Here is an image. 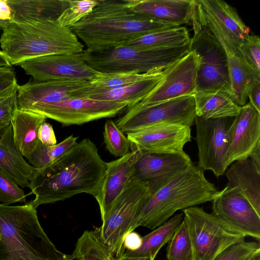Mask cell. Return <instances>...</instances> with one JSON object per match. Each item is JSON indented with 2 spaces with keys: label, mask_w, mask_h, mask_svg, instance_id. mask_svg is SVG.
Listing matches in <instances>:
<instances>
[{
  "label": "cell",
  "mask_w": 260,
  "mask_h": 260,
  "mask_svg": "<svg viewBox=\"0 0 260 260\" xmlns=\"http://www.w3.org/2000/svg\"><path fill=\"white\" fill-rule=\"evenodd\" d=\"M107 166L96 145L85 138L77 143L58 160L37 170L27 187L35 196L30 202L35 208L75 195L98 194Z\"/></svg>",
  "instance_id": "1"
},
{
  "label": "cell",
  "mask_w": 260,
  "mask_h": 260,
  "mask_svg": "<svg viewBox=\"0 0 260 260\" xmlns=\"http://www.w3.org/2000/svg\"><path fill=\"white\" fill-rule=\"evenodd\" d=\"M178 26L136 13L125 0H98L92 11L70 28L84 43L86 49L101 51L143 35Z\"/></svg>",
  "instance_id": "2"
},
{
  "label": "cell",
  "mask_w": 260,
  "mask_h": 260,
  "mask_svg": "<svg viewBox=\"0 0 260 260\" xmlns=\"http://www.w3.org/2000/svg\"><path fill=\"white\" fill-rule=\"evenodd\" d=\"M0 260H74L56 249L32 203L0 204Z\"/></svg>",
  "instance_id": "3"
},
{
  "label": "cell",
  "mask_w": 260,
  "mask_h": 260,
  "mask_svg": "<svg viewBox=\"0 0 260 260\" xmlns=\"http://www.w3.org/2000/svg\"><path fill=\"white\" fill-rule=\"evenodd\" d=\"M204 172L192 164L158 189L149 192L135 229H155L178 210L212 201L219 191L206 179Z\"/></svg>",
  "instance_id": "4"
},
{
  "label": "cell",
  "mask_w": 260,
  "mask_h": 260,
  "mask_svg": "<svg viewBox=\"0 0 260 260\" xmlns=\"http://www.w3.org/2000/svg\"><path fill=\"white\" fill-rule=\"evenodd\" d=\"M2 51L11 65L40 56L73 54L83 44L69 27L56 20L17 23L11 21L0 38Z\"/></svg>",
  "instance_id": "5"
},
{
  "label": "cell",
  "mask_w": 260,
  "mask_h": 260,
  "mask_svg": "<svg viewBox=\"0 0 260 260\" xmlns=\"http://www.w3.org/2000/svg\"><path fill=\"white\" fill-rule=\"evenodd\" d=\"M184 46L144 49L122 45L101 51L84 49V59L93 70L101 73L161 72L190 51Z\"/></svg>",
  "instance_id": "6"
},
{
  "label": "cell",
  "mask_w": 260,
  "mask_h": 260,
  "mask_svg": "<svg viewBox=\"0 0 260 260\" xmlns=\"http://www.w3.org/2000/svg\"><path fill=\"white\" fill-rule=\"evenodd\" d=\"M192 250V260H213L234 243L244 241L246 235L237 228L193 206L183 210Z\"/></svg>",
  "instance_id": "7"
},
{
  "label": "cell",
  "mask_w": 260,
  "mask_h": 260,
  "mask_svg": "<svg viewBox=\"0 0 260 260\" xmlns=\"http://www.w3.org/2000/svg\"><path fill=\"white\" fill-rule=\"evenodd\" d=\"M191 21L193 35L190 50L199 58L196 93L221 91L233 99L224 50L210 30L200 23L194 11Z\"/></svg>",
  "instance_id": "8"
},
{
  "label": "cell",
  "mask_w": 260,
  "mask_h": 260,
  "mask_svg": "<svg viewBox=\"0 0 260 260\" xmlns=\"http://www.w3.org/2000/svg\"><path fill=\"white\" fill-rule=\"evenodd\" d=\"M148 193V183L133 177L115 201L101 226L96 230L115 258L124 253V237L136 229L141 208Z\"/></svg>",
  "instance_id": "9"
},
{
  "label": "cell",
  "mask_w": 260,
  "mask_h": 260,
  "mask_svg": "<svg viewBox=\"0 0 260 260\" xmlns=\"http://www.w3.org/2000/svg\"><path fill=\"white\" fill-rule=\"evenodd\" d=\"M196 117L194 95H186L157 104L127 107L115 122L125 134L161 124H175L190 127Z\"/></svg>",
  "instance_id": "10"
},
{
  "label": "cell",
  "mask_w": 260,
  "mask_h": 260,
  "mask_svg": "<svg viewBox=\"0 0 260 260\" xmlns=\"http://www.w3.org/2000/svg\"><path fill=\"white\" fill-rule=\"evenodd\" d=\"M234 117L204 119L196 116V141L198 149L197 166L204 172L211 171L217 177L223 175L228 161V130Z\"/></svg>",
  "instance_id": "11"
},
{
  "label": "cell",
  "mask_w": 260,
  "mask_h": 260,
  "mask_svg": "<svg viewBox=\"0 0 260 260\" xmlns=\"http://www.w3.org/2000/svg\"><path fill=\"white\" fill-rule=\"evenodd\" d=\"M128 106L124 103L71 98L41 106L34 112L53 119L63 126H69L112 117Z\"/></svg>",
  "instance_id": "12"
},
{
  "label": "cell",
  "mask_w": 260,
  "mask_h": 260,
  "mask_svg": "<svg viewBox=\"0 0 260 260\" xmlns=\"http://www.w3.org/2000/svg\"><path fill=\"white\" fill-rule=\"evenodd\" d=\"M17 66L36 81L83 80L90 81L99 73L86 63L83 51L73 54L35 57Z\"/></svg>",
  "instance_id": "13"
},
{
  "label": "cell",
  "mask_w": 260,
  "mask_h": 260,
  "mask_svg": "<svg viewBox=\"0 0 260 260\" xmlns=\"http://www.w3.org/2000/svg\"><path fill=\"white\" fill-rule=\"evenodd\" d=\"M199 58L192 50L162 71L156 87L139 102L141 105L157 104L177 98L194 95L196 92Z\"/></svg>",
  "instance_id": "14"
},
{
  "label": "cell",
  "mask_w": 260,
  "mask_h": 260,
  "mask_svg": "<svg viewBox=\"0 0 260 260\" xmlns=\"http://www.w3.org/2000/svg\"><path fill=\"white\" fill-rule=\"evenodd\" d=\"M192 164L189 156L184 151L177 153L139 151L133 177L147 182L149 192H153Z\"/></svg>",
  "instance_id": "15"
},
{
  "label": "cell",
  "mask_w": 260,
  "mask_h": 260,
  "mask_svg": "<svg viewBox=\"0 0 260 260\" xmlns=\"http://www.w3.org/2000/svg\"><path fill=\"white\" fill-rule=\"evenodd\" d=\"M212 214L257 240L260 239V215L239 192L225 186L212 200Z\"/></svg>",
  "instance_id": "16"
},
{
  "label": "cell",
  "mask_w": 260,
  "mask_h": 260,
  "mask_svg": "<svg viewBox=\"0 0 260 260\" xmlns=\"http://www.w3.org/2000/svg\"><path fill=\"white\" fill-rule=\"evenodd\" d=\"M200 22L214 35L224 50L228 59L233 99L239 106H244L250 85L255 79L260 78V75L248 65L236 46L213 20L204 15Z\"/></svg>",
  "instance_id": "17"
},
{
  "label": "cell",
  "mask_w": 260,
  "mask_h": 260,
  "mask_svg": "<svg viewBox=\"0 0 260 260\" xmlns=\"http://www.w3.org/2000/svg\"><path fill=\"white\" fill-rule=\"evenodd\" d=\"M126 134L132 145L145 153L182 152L191 141L190 127L175 124L153 125Z\"/></svg>",
  "instance_id": "18"
},
{
  "label": "cell",
  "mask_w": 260,
  "mask_h": 260,
  "mask_svg": "<svg viewBox=\"0 0 260 260\" xmlns=\"http://www.w3.org/2000/svg\"><path fill=\"white\" fill-rule=\"evenodd\" d=\"M89 83L83 80H30L18 85V109L34 112L41 106L70 99L72 91Z\"/></svg>",
  "instance_id": "19"
},
{
  "label": "cell",
  "mask_w": 260,
  "mask_h": 260,
  "mask_svg": "<svg viewBox=\"0 0 260 260\" xmlns=\"http://www.w3.org/2000/svg\"><path fill=\"white\" fill-rule=\"evenodd\" d=\"M228 161L248 158L260 144V112L249 102L242 106L228 130Z\"/></svg>",
  "instance_id": "20"
},
{
  "label": "cell",
  "mask_w": 260,
  "mask_h": 260,
  "mask_svg": "<svg viewBox=\"0 0 260 260\" xmlns=\"http://www.w3.org/2000/svg\"><path fill=\"white\" fill-rule=\"evenodd\" d=\"M131 151L118 159L107 163L100 190L94 197L104 219L115 201L132 179L139 151L131 144Z\"/></svg>",
  "instance_id": "21"
},
{
  "label": "cell",
  "mask_w": 260,
  "mask_h": 260,
  "mask_svg": "<svg viewBox=\"0 0 260 260\" xmlns=\"http://www.w3.org/2000/svg\"><path fill=\"white\" fill-rule=\"evenodd\" d=\"M134 12L151 19L181 26L191 21L196 0H125Z\"/></svg>",
  "instance_id": "22"
},
{
  "label": "cell",
  "mask_w": 260,
  "mask_h": 260,
  "mask_svg": "<svg viewBox=\"0 0 260 260\" xmlns=\"http://www.w3.org/2000/svg\"><path fill=\"white\" fill-rule=\"evenodd\" d=\"M162 78V71L153 77L129 85L98 90L87 86L72 91L70 98H88L96 100L136 104L147 96L158 85Z\"/></svg>",
  "instance_id": "23"
},
{
  "label": "cell",
  "mask_w": 260,
  "mask_h": 260,
  "mask_svg": "<svg viewBox=\"0 0 260 260\" xmlns=\"http://www.w3.org/2000/svg\"><path fill=\"white\" fill-rule=\"evenodd\" d=\"M225 171L226 187L242 194L260 215V166L250 157L236 160Z\"/></svg>",
  "instance_id": "24"
},
{
  "label": "cell",
  "mask_w": 260,
  "mask_h": 260,
  "mask_svg": "<svg viewBox=\"0 0 260 260\" xmlns=\"http://www.w3.org/2000/svg\"><path fill=\"white\" fill-rule=\"evenodd\" d=\"M196 3L224 31L238 48L250 35V28L236 9L221 0H199Z\"/></svg>",
  "instance_id": "25"
},
{
  "label": "cell",
  "mask_w": 260,
  "mask_h": 260,
  "mask_svg": "<svg viewBox=\"0 0 260 260\" xmlns=\"http://www.w3.org/2000/svg\"><path fill=\"white\" fill-rule=\"evenodd\" d=\"M16 146L11 124L0 140V169L22 187H27L37 171Z\"/></svg>",
  "instance_id": "26"
},
{
  "label": "cell",
  "mask_w": 260,
  "mask_h": 260,
  "mask_svg": "<svg viewBox=\"0 0 260 260\" xmlns=\"http://www.w3.org/2000/svg\"><path fill=\"white\" fill-rule=\"evenodd\" d=\"M12 22L26 23L56 20L68 6V0H6Z\"/></svg>",
  "instance_id": "27"
},
{
  "label": "cell",
  "mask_w": 260,
  "mask_h": 260,
  "mask_svg": "<svg viewBox=\"0 0 260 260\" xmlns=\"http://www.w3.org/2000/svg\"><path fill=\"white\" fill-rule=\"evenodd\" d=\"M46 119L40 114L17 108L11 119L15 143L26 158L38 146V129Z\"/></svg>",
  "instance_id": "28"
},
{
  "label": "cell",
  "mask_w": 260,
  "mask_h": 260,
  "mask_svg": "<svg viewBox=\"0 0 260 260\" xmlns=\"http://www.w3.org/2000/svg\"><path fill=\"white\" fill-rule=\"evenodd\" d=\"M194 98L196 116L206 119L235 117L241 108L230 95L221 91L196 92Z\"/></svg>",
  "instance_id": "29"
},
{
  "label": "cell",
  "mask_w": 260,
  "mask_h": 260,
  "mask_svg": "<svg viewBox=\"0 0 260 260\" xmlns=\"http://www.w3.org/2000/svg\"><path fill=\"white\" fill-rule=\"evenodd\" d=\"M190 40L187 29L180 26L142 36L123 45L144 49H166L184 46Z\"/></svg>",
  "instance_id": "30"
},
{
  "label": "cell",
  "mask_w": 260,
  "mask_h": 260,
  "mask_svg": "<svg viewBox=\"0 0 260 260\" xmlns=\"http://www.w3.org/2000/svg\"><path fill=\"white\" fill-rule=\"evenodd\" d=\"M183 220V213L176 214L149 234L142 237L141 246L137 250H125L124 255L149 257L154 260L161 248L171 239Z\"/></svg>",
  "instance_id": "31"
},
{
  "label": "cell",
  "mask_w": 260,
  "mask_h": 260,
  "mask_svg": "<svg viewBox=\"0 0 260 260\" xmlns=\"http://www.w3.org/2000/svg\"><path fill=\"white\" fill-rule=\"evenodd\" d=\"M77 139L71 135L53 146H47L39 141L35 151L27 159L36 170L42 169L58 160L77 143Z\"/></svg>",
  "instance_id": "32"
},
{
  "label": "cell",
  "mask_w": 260,
  "mask_h": 260,
  "mask_svg": "<svg viewBox=\"0 0 260 260\" xmlns=\"http://www.w3.org/2000/svg\"><path fill=\"white\" fill-rule=\"evenodd\" d=\"M158 72H159L147 73H139L137 72L98 73L95 78L89 81L87 87L98 90L117 88L149 79Z\"/></svg>",
  "instance_id": "33"
},
{
  "label": "cell",
  "mask_w": 260,
  "mask_h": 260,
  "mask_svg": "<svg viewBox=\"0 0 260 260\" xmlns=\"http://www.w3.org/2000/svg\"><path fill=\"white\" fill-rule=\"evenodd\" d=\"M167 260H192V250L186 225L184 221L168 242Z\"/></svg>",
  "instance_id": "34"
},
{
  "label": "cell",
  "mask_w": 260,
  "mask_h": 260,
  "mask_svg": "<svg viewBox=\"0 0 260 260\" xmlns=\"http://www.w3.org/2000/svg\"><path fill=\"white\" fill-rule=\"evenodd\" d=\"M103 136L107 149L115 156L121 157L129 152L131 141L113 121H106Z\"/></svg>",
  "instance_id": "35"
},
{
  "label": "cell",
  "mask_w": 260,
  "mask_h": 260,
  "mask_svg": "<svg viewBox=\"0 0 260 260\" xmlns=\"http://www.w3.org/2000/svg\"><path fill=\"white\" fill-rule=\"evenodd\" d=\"M98 0H68V6L57 20L62 25L71 27L88 15L96 6Z\"/></svg>",
  "instance_id": "36"
},
{
  "label": "cell",
  "mask_w": 260,
  "mask_h": 260,
  "mask_svg": "<svg viewBox=\"0 0 260 260\" xmlns=\"http://www.w3.org/2000/svg\"><path fill=\"white\" fill-rule=\"evenodd\" d=\"M259 253V242L243 241L230 246L213 260H250L253 256Z\"/></svg>",
  "instance_id": "37"
},
{
  "label": "cell",
  "mask_w": 260,
  "mask_h": 260,
  "mask_svg": "<svg viewBox=\"0 0 260 260\" xmlns=\"http://www.w3.org/2000/svg\"><path fill=\"white\" fill-rule=\"evenodd\" d=\"M26 195L17 183L0 169V202L8 205L26 203Z\"/></svg>",
  "instance_id": "38"
},
{
  "label": "cell",
  "mask_w": 260,
  "mask_h": 260,
  "mask_svg": "<svg viewBox=\"0 0 260 260\" xmlns=\"http://www.w3.org/2000/svg\"><path fill=\"white\" fill-rule=\"evenodd\" d=\"M239 53L248 65L260 75V39L258 36L249 35L238 48Z\"/></svg>",
  "instance_id": "39"
},
{
  "label": "cell",
  "mask_w": 260,
  "mask_h": 260,
  "mask_svg": "<svg viewBox=\"0 0 260 260\" xmlns=\"http://www.w3.org/2000/svg\"><path fill=\"white\" fill-rule=\"evenodd\" d=\"M18 83L0 93V121H11L18 108Z\"/></svg>",
  "instance_id": "40"
},
{
  "label": "cell",
  "mask_w": 260,
  "mask_h": 260,
  "mask_svg": "<svg viewBox=\"0 0 260 260\" xmlns=\"http://www.w3.org/2000/svg\"><path fill=\"white\" fill-rule=\"evenodd\" d=\"M38 137L39 140L47 146H53L56 144V139L53 127L50 124L44 121L40 126Z\"/></svg>",
  "instance_id": "41"
},
{
  "label": "cell",
  "mask_w": 260,
  "mask_h": 260,
  "mask_svg": "<svg viewBox=\"0 0 260 260\" xmlns=\"http://www.w3.org/2000/svg\"><path fill=\"white\" fill-rule=\"evenodd\" d=\"M249 103L260 112V78L255 79L250 86L248 93Z\"/></svg>",
  "instance_id": "42"
},
{
  "label": "cell",
  "mask_w": 260,
  "mask_h": 260,
  "mask_svg": "<svg viewBox=\"0 0 260 260\" xmlns=\"http://www.w3.org/2000/svg\"><path fill=\"white\" fill-rule=\"evenodd\" d=\"M142 237L135 232L127 234L124 239L123 246L125 250L135 251L142 245Z\"/></svg>",
  "instance_id": "43"
},
{
  "label": "cell",
  "mask_w": 260,
  "mask_h": 260,
  "mask_svg": "<svg viewBox=\"0 0 260 260\" xmlns=\"http://www.w3.org/2000/svg\"><path fill=\"white\" fill-rule=\"evenodd\" d=\"M17 84L15 72L0 75V93Z\"/></svg>",
  "instance_id": "44"
},
{
  "label": "cell",
  "mask_w": 260,
  "mask_h": 260,
  "mask_svg": "<svg viewBox=\"0 0 260 260\" xmlns=\"http://www.w3.org/2000/svg\"><path fill=\"white\" fill-rule=\"evenodd\" d=\"M0 20L11 22L12 13L6 0H0Z\"/></svg>",
  "instance_id": "45"
},
{
  "label": "cell",
  "mask_w": 260,
  "mask_h": 260,
  "mask_svg": "<svg viewBox=\"0 0 260 260\" xmlns=\"http://www.w3.org/2000/svg\"><path fill=\"white\" fill-rule=\"evenodd\" d=\"M249 157L257 165L260 166V144L255 148Z\"/></svg>",
  "instance_id": "46"
},
{
  "label": "cell",
  "mask_w": 260,
  "mask_h": 260,
  "mask_svg": "<svg viewBox=\"0 0 260 260\" xmlns=\"http://www.w3.org/2000/svg\"><path fill=\"white\" fill-rule=\"evenodd\" d=\"M12 67L5 53L0 50V68Z\"/></svg>",
  "instance_id": "47"
},
{
  "label": "cell",
  "mask_w": 260,
  "mask_h": 260,
  "mask_svg": "<svg viewBox=\"0 0 260 260\" xmlns=\"http://www.w3.org/2000/svg\"><path fill=\"white\" fill-rule=\"evenodd\" d=\"M115 260H153L149 257H144V256H126L124 254L122 256L116 258Z\"/></svg>",
  "instance_id": "48"
},
{
  "label": "cell",
  "mask_w": 260,
  "mask_h": 260,
  "mask_svg": "<svg viewBox=\"0 0 260 260\" xmlns=\"http://www.w3.org/2000/svg\"><path fill=\"white\" fill-rule=\"evenodd\" d=\"M10 124L11 121H0V140L3 137Z\"/></svg>",
  "instance_id": "49"
},
{
  "label": "cell",
  "mask_w": 260,
  "mask_h": 260,
  "mask_svg": "<svg viewBox=\"0 0 260 260\" xmlns=\"http://www.w3.org/2000/svg\"><path fill=\"white\" fill-rule=\"evenodd\" d=\"M13 67L0 68V75L13 71Z\"/></svg>",
  "instance_id": "50"
},
{
  "label": "cell",
  "mask_w": 260,
  "mask_h": 260,
  "mask_svg": "<svg viewBox=\"0 0 260 260\" xmlns=\"http://www.w3.org/2000/svg\"><path fill=\"white\" fill-rule=\"evenodd\" d=\"M250 260H260V253L253 256Z\"/></svg>",
  "instance_id": "51"
},
{
  "label": "cell",
  "mask_w": 260,
  "mask_h": 260,
  "mask_svg": "<svg viewBox=\"0 0 260 260\" xmlns=\"http://www.w3.org/2000/svg\"><path fill=\"white\" fill-rule=\"evenodd\" d=\"M1 236H0V240H1Z\"/></svg>",
  "instance_id": "52"
}]
</instances>
